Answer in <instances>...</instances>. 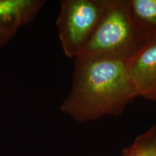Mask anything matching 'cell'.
<instances>
[{"mask_svg": "<svg viewBox=\"0 0 156 156\" xmlns=\"http://www.w3.org/2000/svg\"><path fill=\"white\" fill-rule=\"evenodd\" d=\"M126 61L76 58L71 90L61 110L81 122L120 115L137 97Z\"/></svg>", "mask_w": 156, "mask_h": 156, "instance_id": "cell-1", "label": "cell"}, {"mask_svg": "<svg viewBox=\"0 0 156 156\" xmlns=\"http://www.w3.org/2000/svg\"><path fill=\"white\" fill-rule=\"evenodd\" d=\"M142 44L129 15L126 0H111L100 22L75 59L127 60Z\"/></svg>", "mask_w": 156, "mask_h": 156, "instance_id": "cell-2", "label": "cell"}, {"mask_svg": "<svg viewBox=\"0 0 156 156\" xmlns=\"http://www.w3.org/2000/svg\"><path fill=\"white\" fill-rule=\"evenodd\" d=\"M111 0H63L56 28L64 54L75 58L100 22Z\"/></svg>", "mask_w": 156, "mask_h": 156, "instance_id": "cell-3", "label": "cell"}, {"mask_svg": "<svg viewBox=\"0 0 156 156\" xmlns=\"http://www.w3.org/2000/svg\"><path fill=\"white\" fill-rule=\"evenodd\" d=\"M126 67L137 97L156 102V38L144 43Z\"/></svg>", "mask_w": 156, "mask_h": 156, "instance_id": "cell-4", "label": "cell"}, {"mask_svg": "<svg viewBox=\"0 0 156 156\" xmlns=\"http://www.w3.org/2000/svg\"><path fill=\"white\" fill-rule=\"evenodd\" d=\"M45 3L41 0H0V31L16 34L35 18Z\"/></svg>", "mask_w": 156, "mask_h": 156, "instance_id": "cell-5", "label": "cell"}, {"mask_svg": "<svg viewBox=\"0 0 156 156\" xmlns=\"http://www.w3.org/2000/svg\"><path fill=\"white\" fill-rule=\"evenodd\" d=\"M134 28L143 44L156 38V0H126Z\"/></svg>", "mask_w": 156, "mask_h": 156, "instance_id": "cell-6", "label": "cell"}, {"mask_svg": "<svg viewBox=\"0 0 156 156\" xmlns=\"http://www.w3.org/2000/svg\"><path fill=\"white\" fill-rule=\"evenodd\" d=\"M124 156H149L147 134L136 140L134 145L125 151Z\"/></svg>", "mask_w": 156, "mask_h": 156, "instance_id": "cell-7", "label": "cell"}, {"mask_svg": "<svg viewBox=\"0 0 156 156\" xmlns=\"http://www.w3.org/2000/svg\"><path fill=\"white\" fill-rule=\"evenodd\" d=\"M147 142H148V151L150 156H156V137L154 134V131L152 130L148 132Z\"/></svg>", "mask_w": 156, "mask_h": 156, "instance_id": "cell-8", "label": "cell"}, {"mask_svg": "<svg viewBox=\"0 0 156 156\" xmlns=\"http://www.w3.org/2000/svg\"><path fill=\"white\" fill-rule=\"evenodd\" d=\"M15 34L11 32H5V31H0V48L5 44L9 39L12 38Z\"/></svg>", "mask_w": 156, "mask_h": 156, "instance_id": "cell-9", "label": "cell"}, {"mask_svg": "<svg viewBox=\"0 0 156 156\" xmlns=\"http://www.w3.org/2000/svg\"><path fill=\"white\" fill-rule=\"evenodd\" d=\"M147 147H148V142H147ZM148 154H149V151H148Z\"/></svg>", "mask_w": 156, "mask_h": 156, "instance_id": "cell-10", "label": "cell"}, {"mask_svg": "<svg viewBox=\"0 0 156 156\" xmlns=\"http://www.w3.org/2000/svg\"><path fill=\"white\" fill-rule=\"evenodd\" d=\"M155 131H156V130H155Z\"/></svg>", "mask_w": 156, "mask_h": 156, "instance_id": "cell-11", "label": "cell"}]
</instances>
